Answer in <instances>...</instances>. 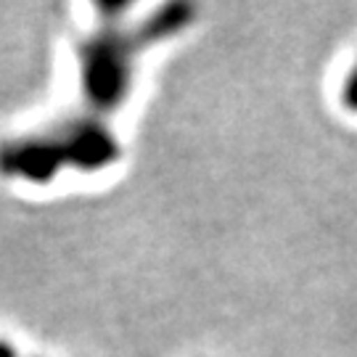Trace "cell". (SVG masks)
<instances>
[{"instance_id":"1","label":"cell","mask_w":357,"mask_h":357,"mask_svg":"<svg viewBox=\"0 0 357 357\" xmlns=\"http://www.w3.org/2000/svg\"><path fill=\"white\" fill-rule=\"evenodd\" d=\"M193 22V6L169 3L143 22L141 26H122L116 19H106L77 45L82 101L93 116L114 114L128 101L135 75V59L153 43L172 38Z\"/></svg>"},{"instance_id":"2","label":"cell","mask_w":357,"mask_h":357,"mask_svg":"<svg viewBox=\"0 0 357 357\" xmlns=\"http://www.w3.org/2000/svg\"><path fill=\"white\" fill-rule=\"evenodd\" d=\"M122 146L98 116H69L56 125L0 143V175L24 183H51L72 167L101 172L119 162Z\"/></svg>"},{"instance_id":"3","label":"cell","mask_w":357,"mask_h":357,"mask_svg":"<svg viewBox=\"0 0 357 357\" xmlns=\"http://www.w3.org/2000/svg\"><path fill=\"white\" fill-rule=\"evenodd\" d=\"M342 98H344V106L349 112H357V64L347 75L344 88H342Z\"/></svg>"},{"instance_id":"4","label":"cell","mask_w":357,"mask_h":357,"mask_svg":"<svg viewBox=\"0 0 357 357\" xmlns=\"http://www.w3.org/2000/svg\"><path fill=\"white\" fill-rule=\"evenodd\" d=\"M0 357H19V352H16L13 344H8L6 339H0Z\"/></svg>"}]
</instances>
